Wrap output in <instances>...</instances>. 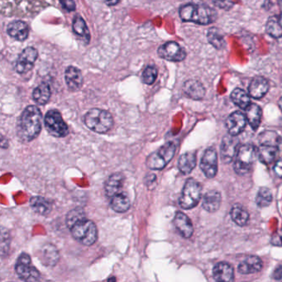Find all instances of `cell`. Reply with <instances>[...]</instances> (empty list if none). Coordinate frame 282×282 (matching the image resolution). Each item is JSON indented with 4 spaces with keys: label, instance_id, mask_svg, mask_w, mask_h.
Masks as SVG:
<instances>
[{
    "label": "cell",
    "instance_id": "1",
    "mask_svg": "<svg viewBox=\"0 0 282 282\" xmlns=\"http://www.w3.org/2000/svg\"><path fill=\"white\" fill-rule=\"evenodd\" d=\"M42 113L38 107L30 105L22 112L18 125V135L23 142L35 139L42 129Z\"/></svg>",
    "mask_w": 282,
    "mask_h": 282
},
{
    "label": "cell",
    "instance_id": "2",
    "mask_svg": "<svg viewBox=\"0 0 282 282\" xmlns=\"http://www.w3.org/2000/svg\"><path fill=\"white\" fill-rule=\"evenodd\" d=\"M180 17L184 22L208 25L216 20L215 10L206 5H186L180 9Z\"/></svg>",
    "mask_w": 282,
    "mask_h": 282
},
{
    "label": "cell",
    "instance_id": "3",
    "mask_svg": "<svg viewBox=\"0 0 282 282\" xmlns=\"http://www.w3.org/2000/svg\"><path fill=\"white\" fill-rule=\"evenodd\" d=\"M85 124L92 131L105 134L113 125L111 113L100 109H92L85 116Z\"/></svg>",
    "mask_w": 282,
    "mask_h": 282
},
{
    "label": "cell",
    "instance_id": "4",
    "mask_svg": "<svg viewBox=\"0 0 282 282\" xmlns=\"http://www.w3.org/2000/svg\"><path fill=\"white\" fill-rule=\"evenodd\" d=\"M70 230L73 238L85 246H91L98 238V230L96 224L87 218L76 223Z\"/></svg>",
    "mask_w": 282,
    "mask_h": 282
},
{
    "label": "cell",
    "instance_id": "5",
    "mask_svg": "<svg viewBox=\"0 0 282 282\" xmlns=\"http://www.w3.org/2000/svg\"><path fill=\"white\" fill-rule=\"evenodd\" d=\"M258 158V151L254 145L244 144L238 147L236 154L234 170L238 175H246L251 171Z\"/></svg>",
    "mask_w": 282,
    "mask_h": 282
},
{
    "label": "cell",
    "instance_id": "6",
    "mask_svg": "<svg viewBox=\"0 0 282 282\" xmlns=\"http://www.w3.org/2000/svg\"><path fill=\"white\" fill-rule=\"evenodd\" d=\"M176 146L174 142H167L160 148L149 155L146 161L147 167L151 170H163L172 160L176 153Z\"/></svg>",
    "mask_w": 282,
    "mask_h": 282
},
{
    "label": "cell",
    "instance_id": "7",
    "mask_svg": "<svg viewBox=\"0 0 282 282\" xmlns=\"http://www.w3.org/2000/svg\"><path fill=\"white\" fill-rule=\"evenodd\" d=\"M202 188L194 179H188L184 184L182 194L179 199V205L184 209H191L198 205L201 199Z\"/></svg>",
    "mask_w": 282,
    "mask_h": 282
},
{
    "label": "cell",
    "instance_id": "8",
    "mask_svg": "<svg viewBox=\"0 0 282 282\" xmlns=\"http://www.w3.org/2000/svg\"><path fill=\"white\" fill-rule=\"evenodd\" d=\"M45 127L47 132L56 138H64L69 133V128L63 120L60 112L51 109L47 112L44 118Z\"/></svg>",
    "mask_w": 282,
    "mask_h": 282
},
{
    "label": "cell",
    "instance_id": "9",
    "mask_svg": "<svg viewBox=\"0 0 282 282\" xmlns=\"http://www.w3.org/2000/svg\"><path fill=\"white\" fill-rule=\"evenodd\" d=\"M15 271L18 277L24 281H38L41 274L32 265L31 258L27 254H22L18 258L15 265Z\"/></svg>",
    "mask_w": 282,
    "mask_h": 282
},
{
    "label": "cell",
    "instance_id": "10",
    "mask_svg": "<svg viewBox=\"0 0 282 282\" xmlns=\"http://www.w3.org/2000/svg\"><path fill=\"white\" fill-rule=\"evenodd\" d=\"M38 52L34 47L25 48L18 56L16 62L15 70L18 74H25L31 71L38 59Z\"/></svg>",
    "mask_w": 282,
    "mask_h": 282
},
{
    "label": "cell",
    "instance_id": "11",
    "mask_svg": "<svg viewBox=\"0 0 282 282\" xmlns=\"http://www.w3.org/2000/svg\"><path fill=\"white\" fill-rule=\"evenodd\" d=\"M158 52L160 57L171 61H181L186 57L185 51L175 42L165 43L159 47Z\"/></svg>",
    "mask_w": 282,
    "mask_h": 282
},
{
    "label": "cell",
    "instance_id": "12",
    "mask_svg": "<svg viewBox=\"0 0 282 282\" xmlns=\"http://www.w3.org/2000/svg\"><path fill=\"white\" fill-rule=\"evenodd\" d=\"M200 168L203 173L208 178H213L218 171V155L214 149H207L200 163Z\"/></svg>",
    "mask_w": 282,
    "mask_h": 282
},
{
    "label": "cell",
    "instance_id": "13",
    "mask_svg": "<svg viewBox=\"0 0 282 282\" xmlns=\"http://www.w3.org/2000/svg\"><path fill=\"white\" fill-rule=\"evenodd\" d=\"M239 140L236 136H225L221 143V158L225 163H231L238 151Z\"/></svg>",
    "mask_w": 282,
    "mask_h": 282
},
{
    "label": "cell",
    "instance_id": "14",
    "mask_svg": "<svg viewBox=\"0 0 282 282\" xmlns=\"http://www.w3.org/2000/svg\"><path fill=\"white\" fill-rule=\"evenodd\" d=\"M247 124L246 115L241 112L237 111L231 113L227 118L226 127L229 134L233 136H238L241 134Z\"/></svg>",
    "mask_w": 282,
    "mask_h": 282
},
{
    "label": "cell",
    "instance_id": "15",
    "mask_svg": "<svg viewBox=\"0 0 282 282\" xmlns=\"http://www.w3.org/2000/svg\"><path fill=\"white\" fill-rule=\"evenodd\" d=\"M174 225L180 235L185 238H191L194 233V228L189 217L182 212H177L174 218Z\"/></svg>",
    "mask_w": 282,
    "mask_h": 282
},
{
    "label": "cell",
    "instance_id": "16",
    "mask_svg": "<svg viewBox=\"0 0 282 282\" xmlns=\"http://www.w3.org/2000/svg\"><path fill=\"white\" fill-rule=\"evenodd\" d=\"M268 89V81L262 76H257L253 79L249 85V96L256 100H259L266 96Z\"/></svg>",
    "mask_w": 282,
    "mask_h": 282
},
{
    "label": "cell",
    "instance_id": "17",
    "mask_svg": "<svg viewBox=\"0 0 282 282\" xmlns=\"http://www.w3.org/2000/svg\"><path fill=\"white\" fill-rule=\"evenodd\" d=\"M262 268V262L257 256H248L238 265V271L242 275L257 273Z\"/></svg>",
    "mask_w": 282,
    "mask_h": 282
},
{
    "label": "cell",
    "instance_id": "18",
    "mask_svg": "<svg viewBox=\"0 0 282 282\" xmlns=\"http://www.w3.org/2000/svg\"><path fill=\"white\" fill-rule=\"evenodd\" d=\"M183 91L189 98L195 100H202L205 97V89L198 80H187L183 85Z\"/></svg>",
    "mask_w": 282,
    "mask_h": 282
},
{
    "label": "cell",
    "instance_id": "19",
    "mask_svg": "<svg viewBox=\"0 0 282 282\" xmlns=\"http://www.w3.org/2000/svg\"><path fill=\"white\" fill-rule=\"evenodd\" d=\"M65 79L67 86L72 91L80 89L83 84V76L81 71L75 67H69L66 71Z\"/></svg>",
    "mask_w": 282,
    "mask_h": 282
},
{
    "label": "cell",
    "instance_id": "20",
    "mask_svg": "<svg viewBox=\"0 0 282 282\" xmlns=\"http://www.w3.org/2000/svg\"><path fill=\"white\" fill-rule=\"evenodd\" d=\"M213 275L217 281H233L234 271L231 265L227 262H220L213 267Z\"/></svg>",
    "mask_w": 282,
    "mask_h": 282
},
{
    "label": "cell",
    "instance_id": "21",
    "mask_svg": "<svg viewBox=\"0 0 282 282\" xmlns=\"http://www.w3.org/2000/svg\"><path fill=\"white\" fill-rule=\"evenodd\" d=\"M8 34L16 40L25 41L28 37L29 28L27 23L22 21H14L8 25Z\"/></svg>",
    "mask_w": 282,
    "mask_h": 282
},
{
    "label": "cell",
    "instance_id": "22",
    "mask_svg": "<svg viewBox=\"0 0 282 282\" xmlns=\"http://www.w3.org/2000/svg\"><path fill=\"white\" fill-rule=\"evenodd\" d=\"M123 182H124V176L121 173H114L109 176V179L105 182L106 196L112 198L121 192Z\"/></svg>",
    "mask_w": 282,
    "mask_h": 282
},
{
    "label": "cell",
    "instance_id": "23",
    "mask_svg": "<svg viewBox=\"0 0 282 282\" xmlns=\"http://www.w3.org/2000/svg\"><path fill=\"white\" fill-rule=\"evenodd\" d=\"M258 158L261 163L265 165L271 164L277 158L279 150L278 147L271 145L261 144L257 149Z\"/></svg>",
    "mask_w": 282,
    "mask_h": 282
},
{
    "label": "cell",
    "instance_id": "24",
    "mask_svg": "<svg viewBox=\"0 0 282 282\" xmlns=\"http://www.w3.org/2000/svg\"><path fill=\"white\" fill-rule=\"evenodd\" d=\"M222 202V198L220 192L217 191H210L205 194L203 198L202 206L206 211L213 213L220 209Z\"/></svg>",
    "mask_w": 282,
    "mask_h": 282
},
{
    "label": "cell",
    "instance_id": "25",
    "mask_svg": "<svg viewBox=\"0 0 282 282\" xmlns=\"http://www.w3.org/2000/svg\"><path fill=\"white\" fill-rule=\"evenodd\" d=\"M59 258H60L59 252L54 245H45L41 250L40 259L46 266L53 267L57 263Z\"/></svg>",
    "mask_w": 282,
    "mask_h": 282
},
{
    "label": "cell",
    "instance_id": "26",
    "mask_svg": "<svg viewBox=\"0 0 282 282\" xmlns=\"http://www.w3.org/2000/svg\"><path fill=\"white\" fill-rule=\"evenodd\" d=\"M110 206L115 212L124 213L128 211L131 206V202L127 194L124 192H119L111 198Z\"/></svg>",
    "mask_w": 282,
    "mask_h": 282
},
{
    "label": "cell",
    "instance_id": "27",
    "mask_svg": "<svg viewBox=\"0 0 282 282\" xmlns=\"http://www.w3.org/2000/svg\"><path fill=\"white\" fill-rule=\"evenodd\" d=\"M30 205L35 213L43 216L49 214L52 209L51 203L42 196H34L31 198Z\"/></svg>",
    "mask_w": 282,
    "mask_h": 282
},
{
    "label": "cell",
    "instance_id": "28",
    "mask_svg": "<svg viewBox=\"0 0 282 282\" xmlns=\"http://www.w3.org/2000/svg\"><path fill=\"white\" fill-rule=\"evenodd\" d=\"M246 110V118L249 125L254 130H257L260 126L262 120V109L256 104H250Z\"/></svg>",
    "mask_w": 282,
    "mask_h": 282
},
{
    "label": "cell",
    "instance_id": "29",
    "mask_svg": "<svg viewBox=\"0 0 282 282\" xmlns=\"http://www.w3.org/2000/svg\"><path fill=\"white\" fill-rule=\"evenodd\" d=\"M196 166V156L193 152L182 154L178 161V168L184 175L191 173Z\"/></svg>",
    "mask_w": 282,
    "mask_h": 282
},
{
    "label": "cell",
    "instance_id": "30",
    "mask_svg": "<svg viewBox=\"0 0 282 282\" xmlns=\"http://www.w3.org/2000/svg\"><path fill=\"white\" fill-rule=\"evenodd\" d=\"M51 95L49 85L47 83H43L34 89L33 92V98L38 105H44L49 101Z\"/></svg>",
    "mask_w": 282,
    "mask_h": 282
},
{
    "label": "cell",
    "instance_id": "31",
    "mask_svg": "<svg viewBox=\"0 0 282 282\" xmlns=\"http://www.w3.org/2000/svg\"><path fill=\"white\" fill-rule=\"evenodd\" d=\"M267 32L272 38L282 37V16H271L267 22Z\"/></svg>",
    "mask_w": 282,
    "mask_h": 282
},
{
    "label": "cell",
    "instance_id": "32",
    "mask_svg": "<svg viewBox=\"0 0 282 282\" xmlns=\"http://www.w3.org/2000/svg\"><path fill=\"white\" fill-rule=\"evenodd\" d=\"M230 214H231L232 220L236 225L241 227L247 225L249 220V213L244 207L240 205H234L232 208Z\"/></svg>",
    "mask_w": 282,
    "mask_h": 282
},
{
    "label": "cell",
    "instance_id": "33",
    "mask_svg": "<svg viewBox=\"0 0 282 282\" xmlns=\"http://www.w3.org/2000/svg\"><path fill=\"white\" fill-rule=\"evenodd\" d=\"M231 100L237 106L241 109H246L251 104L250 96L243 89H235L232 92Z\"/></svg>",
    "mask_w": 282,
    "mask_h": 282
},
{
    "label": "cell",
    "instance_id": "34",
    "mask_svg": "<svg viewBox=\"0 0 282 282\" xmlns=\"http://www.w3.org/2000/svg\"><path fill=\"white\" fill-rule=\"evenodd\" d=\"M207 38H208L209 43L213 45V47L217 49H222L223 47L225 46V38L220 29L211 27L208 31Z\"/></svg>",
    "mask_w": 282,
    "mask_h": 282
},
{
    "label": "cell",
    "instance_id": "35",
    "mask_svg": "<svg viewBox=\"0 0 282 282\" xmlns=\"http://www.w3.org/2000/svg\"><path fill=\"white\" fill-rule=\"evenodd\" d=\"M72 27H73V31L75 32L77 35L84 38L87 42H89V39H90L89 29L87 27L85 22L82 18H80V17H76L75 19H74Z\"/></svg>",
    "mask_w": 282,
    "mask_h": 282
},
{
    "label": "cell",
    "instance_id": "36",
    "mask_svg": "<svg viewBox=\"0 0 282 282\" xmlns=\"http://www.w3.org/2000/svg\"><path fill=\"white\" fill-rule=\"evenodd\" d=\"M272 201V194L267 187H262L258 191L256 197V203L260 208H266L271 205Z\"/></svg>",
    "mask_w": 282,
    "mask_h": 282
},
{
    "label": "cell",
    "instance_id": "37",
    "mask_svg": "<svg viewBox=\"0 0 282 282\" xmlns=\"http://www.w3.org/2000/svg\"><path fill=\"white\" fill-rule=\"evenodd\" d=\"M260 144L271 145L279 147L281 142L280 136L273 131H265L259 135Z\"/></svg>",
    "mask_w": 282,
    "mask_h": 282
},
{
    "label": "cell",
    "instance_id": "38",
    "mask_svg": "<svg viewBox=\"0 0 282 282\" xmlns=\"http://www.w3.org/2000/svg\"><path fill=\"white\" fill-rule=\"evenodd\" d=\"M86 218V213L85 210L81 208H76V209H71L67 215V225L69 229L73 226L76 223L79 222L80 220H84Z\"/></svg>",
    "mask_w": 282,
    "mask_h": 282
},
{
    "label": "cell",
    "instance_id": "39",
    "mask_svg": "<svg viewBox=\"0 0 282 282\" xmlns=\"http://www.w3.org/2000/svg\"><path fill=\"white\" fill-rule=\"evenodd\" d=\"M158 77V70L155 67L149 66L143 71L142 73V82L147 85H152Z\"/></svg>",
    "mask_w": 282,
    "mask_h": 282
},
{
    "label": "cell",
    "instance_id": "40",
    "mask_svg": "<svg viewBox=\"0 0 282 282\" xmlns=\"http://www.w3.org/2000/svg\"><path fill=\"white\" fill-rule=\"evenodd\" d=\"M10 247V234L9 232L2 228L1 229V256L3 258L7 255Z\"/></svg>",
    "mask_w": 282,
    "mask_h": 282
},
{
    "label": "cell",
    "instance_id": "41",
    "mask_svg": "<svg viewBox=\"0 0 282 282\" xmlns=\"http://www.w3.org/2000/svg\"><path fill=\"white\" fill-rule=\"evenodd\" d=\"M237 1L238 0H213V3L220 9L229 10L235 5Z\"/></svg>",
    "mask_w": 282,
    "mask_h": 282
},
{
    "label": "cell",
    "instance_id": "42",
    "mask_svg": "<svg viewBox=\"0 0 282 282\" xmlns=\"http://www.w3.org/2000/svg\"><path fill=\"white\" fill-rule=\"evenodd\" d=\"M272 277H273L274 280L282 281V265L278 266L275 269V271H273V274H272Z\"/></svg>",
    "mask_w": 282,
    "mask_h": 282
},
{
    "label": "cell",
    "instance_id": "43",
    "mask_svg": "<svg viewBox=\"0 0 282 282\" xmlns=\"http://www.w3.org/2000/svg\"><path fill=\"white\" fill-rule=\"evenodd\" d=\"M274 172L275 176L279 178H282V161H277L274 166Z\"/></svg>",
    "mask_w": 282,
    "mask_h": 282
},
{
    "label": "cell",
    "instance_id": "44",
    "mask_svg": "<svg viewBox=\"0 0 282 282\" xmlns=\"http://www.w3.org/2000/svg\"><path fill=\"white\" fill-rule=\"evenodd\" d=\"M60 2H61V5H63V7H64L65 9H68L70 11L75 9V3H74V0H60Z\"/></svg>",
    "mask_w": 282,
    "mask_h": 282
},
{
    "label": "cell",
    "instance_id": "45",
    "mask_svg": "<svg viewBox=\"0 0 282 282\" xmlns=\"http://www.w3.org/2000/svg\"><path fill=\"white\" fill-rule=\"evenodd\" d=\"M104 1H105V3L107 5H109V6H113V5H117L119 0H104Z\"/></svg>",
    "mask_w": 282,
    "mask_h": 282
},
{
    "label": "cell",
    "instance_id": "46",
    "mask_svg": "<svg viewBox=\"0 0 282 282\" xmlns=\"http://www.w3.org/2000/svg\"><path fill=\"white\" fill-rule=\"evenodd\" d=\"M278 105H279V107H280V110L282 111V97L279 100V102H278Z\"/></svg>",
    "mask_w": 282,
    "mask_h": 282
},
{
    "label": "cell",
    "instance_id": "47",
    "mask_svg": "<svg viewBox=\"0 0 282 282\" xmlns=\"http://www.w3.org/2000/svg\"><path fill=\"white\" fill-rule=\"evenodd\" d=\"M278 5L280 6V9H281L282 11V0H277Z\"/></svg>",
    "mask_w": 282,
    "mask_h": 282
},
{
    "label": "cell",
    "instance_id": "48",
    "mask_svg": "<svg viewBox=\"0 0 282 282\" xmlns=\"http://www.w3.org/2000/svg\"><path fill=\"white\" fill-rule=\"evenodd\" d=\"M279 236H280V239H281V241H282V227H281V229H280V235Z\"/></svg>",
    "mask_w": 282,
    "mask_h": 282
}]
</instances>
